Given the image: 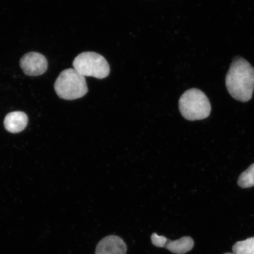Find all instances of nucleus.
Here are the masks:
<instances>
[{
    "instance_id": "7",
    "label": "nucleus",
    "mask_w": 254,
    "mask_h": 254,
    "mask_svg": "<svg viewBox=\"0 0 254 254\" xmlns=\"http://www.w3.org/2000/svg\"><path fill=\"white\" fill-rule=\"evenodd\" d=\"M28 124L27 114L21 111H15L7 114L4 119L5 128L11 133L20 132L25 128Z\"/></svg>"
},
{
    "instance_id": "12",
    "label": "nucleus",
    "mask_w": 254,
    "mask_h": 254,
    "mask_svg": "<svg viewBox=\"0 0 254 254\" xmlns=\"http://www.w3.org/2000/svg\"><path fill=\"white\" fill-rule=\"evenodd\" d=\"M234 254V253H225V254Z\"/></svg>"
},
{
    "instance_id": "5",
    "label": "nucleus",
    "mask_w": 254,
    "mask_h": 254,
    "mask_svg": "<svg viewBox=\"0 0 254 254\" xmlns=\"http://www.w3.org/2000/svg\"><path fill=\"white\" fill-rule=\"evenodd\" d=\"M20 66L25 74L39 76L44 74L48 68L46 57L39 53L31 52L22 57Z\"/></svg>"
},
{
    "instance_id": "6",
    "label": "nucleus",
    "mask_w": 254,
    "mask_h": 254,
    "mask_svg": "<svg viewBox=\"0 0 254 254\" xmlns=\"http://www.w3.org/2000/svg\"><path fill=\"white\" fill-rule=\"evenodd\" d=\"M125 241L117 236H107L101 240L96 247L95 254H126Z\"/></svg>"
},
{
    "instance_id": "4",
    "label": "nucleus",
    "mask_w": 254,
    "mask_h": 254,
    "mask_svg": "<svg viewBox=\"0 0 254 254\" xmlns=\"http://www.w3.org/2000/svg\"><path fill=\"white\" fill-rule=\"evenodd\" d=\"M72 65L76 71L84 77L104 79L109 75V63L103 56L95 52L79 54L74 60Z\"/></svg>"
},
{
    "instance_id": "9",
    "label": "nucleus",
    "mask_w": 254,
    "mask_h": 254,
    "mask_svg": "<svg viewBox=\"0 0 254 254\" xmlns=\"http://www.w3.org/2000/svg\"><path fill=\"white\" fill-rule=\"evenodd\" d=\"M233 251L236 254H254V237L238 241L233 247Z\"/></svg>"
},
{
    "instance_id": "10",
    "label": "nucleus",
    "mask_w": 254,
    "mask_h": 254,
    "mask_svg": "<svg viewBox=\"0 0 254 254\" xmlns=\"http://www.w3.org/2000/svg\"><path fill=\"white\" fill-rule=\"evenodd\" d=\"M238 185L242 189L251 188L254 186V164L240 175Z\"/></svg>"
},
{
    "instance_id": "2",
    "label": "nucleus",
    "mask_w": 254,
    "mask_h": 254,
    "mask_svg": "<svg viewBox=\"0 0 254 254\" xmlns=\"http://www.w3.org/2000/svg\"><path fill=\"white\" fill-rule=\"evenodd\" d=\"M179 109L184 118L196 121L207 118L211 113V106L208 97L202 91L191 88L180 97Z\"/></svg>"
},
{
    "instance_id": "8",
    "label": "nucleus",
    "mask_w": 254,
    "mask_h": 254,
    "mask_svg": "<svg viewBox=\"0 0 254 254\" xmlns=\"http://www.w3.org/2000/svg\"><path fill=\"white\" fill-rule=\"evenodd\" d=\"M194 246V242L190 237H184L179 240L171 241L167 239L165 249L176 254H184L190 252Z\"/></svg>"
},
{
    "instance_id": "11",
    "label": "nucleus",
    "mask_w": 254,
    "mask_h": 254,
    "mask_svg": "<svg viewBox=\"0 0 254 254\" xmlns=\"http://www.w3.org/2000/svg\"><path fill=\"white\" fill-rule=\"evenodd\" d=\"M151 238L152 244L155 247L160 248H164L167 241V238L158 236L156 233L152 234Z\"/></svg>"
},
{
    "instance_id": "3",
    "label": "nucleus",
    "mask_w": 254,
    "mask_h": 254,
    "mask_svg": "<svg viewBox=\"0 0 254 254\" xmlns=\"http://www.w3.org/2000/svg\"><path fill=\"white\" fill-rule=\"evenodd\" d=\"M55 89L58 96L66 100L82 98L88 91L85 77L74 68L66 69L60 73L55 82Z\"/></svg>"
},
{
    "instance_id": "1",
    "label": "nucleus",
    "mask_w": 254,
    "mask_h": 254,
    "mask_svg": "<svg viewBox=\"0 0 254 254\" xmlns=\"http://www.w3.org/2000/svg\"><path fill=\"white\" fill-rule=\"evenodd\" d=\"M225 83L230 94L241 102L252 99L254 90V68L246 60L237 57L232 63Z\"/></svg>"
}]
</instances>
